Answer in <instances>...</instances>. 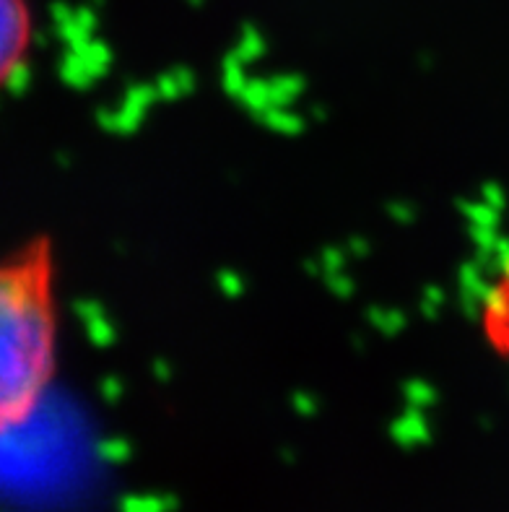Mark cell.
Masks as SVG:
<instances>
[{
	"label": "cell",
	"mask_w": 509,
	"mask_h": 512,
	"mask_svg": "<svg viewBox=\"0 0 509 512\" xmlns=\"http://www.w3.org/2000/svg\"><path fill=\"white\" fill-rule=\"evenodd\" d=\"M486 336L509 354V268L502 273L499 284L491 289L486 302Z\"/></svg>",
	"instance_id": "obj_3"
},
{
	"label": "cell",
	"mask_w": 509,
	"mask_h": 512,
	"mask_svg": "<svg viewBox=\"0 0 509 512\" xmlns=\"http://www.w3.org/2000/svg\"><path fill=\"white\" fill-rule=\"evenodd\" d=\"M55 263L45 237L0 258V440L32 419L55 375Z\"/></svg>",
	"instance_id": "obj_1"
},
{
	"label": "cell",
	"mask_w": 509,
	"mask_h": 512,
	"mask_svg": "<svg viewBox=\"0 0 509 512\" xmlns=\"http://www.w3.org/2000/svg\"><path fill=\"white\" fill-rule=\"evenodd\" d=\"M29 0H0V89L24 68L32 47Z\"/></svg>",
	"instance_id": "obj_2"
}]
</instances>
